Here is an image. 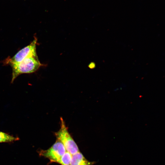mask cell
<instances>
[{
	"mask_svg": "<svg viewBox=\"0 0 165 165\" xmlns=\"http://www.w3.org/2000/svg\"><path fill=\"white\" fill-rule=\"evenodd\" d=\"M19 138L0 131V143L10 142L18 141Z\"/></svg>",
	"mask_w": 165,
	"mask_h": 165,
	"instance_id": "8992f818",
	"label": "cell"
},
{
	"mask_svg": "<svg viewBox=\"0 0 165 165\" xmlns=\"http://www.w3.org/2000/svg\"><path fill=\"white\" fill-rule=\"evenodd\" d=\"M60 128L55 133L57 139L63 145L66 151L72 155L79 152V147L69 133L63 118H60Z\"/></svg>",
	"mask_w": 165,
	"mask_h": 165,
	"instance_id": "7a4b0ae2",
	"label": "cell"
},
{
	"mask_svg": "<svg viewBox=\"0 0 165 165\" xmlns=\"http://www.w3.org/2000/svg\"><path fill=\"white\" fill-rule=\"evenodd\" d=\"M37 39L35 38L30 44L23 48L12 57H8L4 60V65H11L20 62L25 59L30 57H38L36 52Z\"/></svg>",
	"mask_w": 165,
	"mask_h": 165,
	"instance_id": "3957f363",
	"label": "cell"
},
{
	"mask_svg": "<svg viewBox=\"0 0 165 165\" xmlns=\"http://www.w3.org/2000/svg\"><path fill=\"white\" fill-rule=\"evenodd\" d=\"M63 144L58 140L47 150H41L38 151L40 156L48 159L51 162L57 163L61 156L66 151Z\"/></svg>",
	"mask_w": 165,
	"mask_h": 165,
	"instance_id": "277c9868",
	"label": "cell"
},
{
	"mask_svg": "<svg viewBox=\"0 0 165 165\" xmlns=\"http://www.w3.org/2000/svg\"><path fill=\"white\" fill-rule=\"evenodd\" d=\"M94 163L87 160L79 151L72 155L70 165H93Z\"/></svg>",
	"mask_w": 165,
	"mask_h": 165,
	"instance_id": "5b68a950",
	"label": "cell"
},
{
	"mask_svg": "<svg viewBox=\"0 0 165 165\" xmlns=\"http://www.w3.org/2000/svg\"><path fill=\"white\" fill-rule=\"evenodd\" d=\"M42 65L38 57H33L27 58L20 62L11 65L12 69L11 83L20 75L34 72Z\"/></svg>",
	"mask_w": 165,
	"mask_h": 165,
	"instance_id": "6da1fadb",
	"label": "cell"
},
{
	"mask_svg": "<svg viewBox=\"0 0 165 165\" xmlns=\"http://www.w3.org/2000/svg\"><path fill=\"white\" fill-rule=\"evenodd\" d=\"M72 155L66 151L57 163L61 165H70Z\"/></svg>",
	"mask_w": 165,
	"mask_h": 165,
	"instance_id": "52a82bcc",
	"label": "cell"
}]
</instances>
